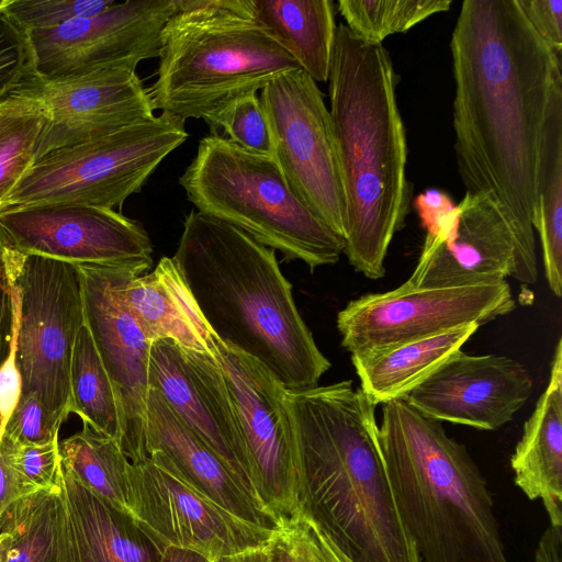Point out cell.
I'll use <instances>...</instances> for the list:
<instances>
[{"mask_svg":"<svg viewBox=\"0 0 562 562\" xmlns=\"http://www.w3.org/2000/svg\"><path fill=\"white\" fill-rule=\"evenodd\" d=\"M449 47L460 178L465 192L496 202L515 239L513 278L532 284L539 154L561 56L539 37L517 0H464Z\"/></svg>","mask_w":562,"mask_h":562,"instance_id":"obj_1","label":"cell"},{"mask_svg":"<svg viewBox=\"0 0 562 562\" xmlns=\"http://www.w3.org/2000/svg\"><path fill=\"white\" fill-rule=\"evenodd\" d=\"M299 516L351 562H422L389 486L375 406L349 380L286 390Z\"/></svg>","mask_w":562,"mask_h":562,"instance_id":"obj_2","label":"cell"},{"mask_svg":"<svg viewBox=\"0 0 562 562\" xmlns=\"http://www.w3.org/2000/svg\"><path fill=\"white\" fill-rule=\"evenodd\" d=\"M397 80L382 43L337 25L327 81L346 201L344 254L356 271L373 280L385 274L390 244L403 228L411 202Z\"/></svg>","mask_w":562,"mask_h":562,"instance_id":"obj_3","label":"cell"},{"mask_svg":"<svg viewBox=\"0 0 562 562\" xmlns=\"http://www.w3.org/2000/svg\"><path fill=\"white\" fill-rule=\"evenodd\" d=\"M171 258L221 342L259 362L286 390L317 385L330 361L303 321L272 248L193 210Z\"/></svg>","mask_w":562,"mask_h":562,"instance_id":"obj_4","label":"cell"},{"mask_svg":"<svg viewBox=\"0 0 562 562\" xmlns=\"http://www.w3.org/2000/svg\"><path fill=\"white\" fill-rule=\"evenodd\" d=\"M378 442L422 562H509L486 480L441 422L393 400L382 404Z\"/></svg>","mask_w":562,"mask_h":562,"instance_id":"obj_5","label":"cell"},{"mask_svg":"<svg viewBox=\"0 0 562 562\" xmlns=\"http://www.w3.org/2000/svg\"><path fill=\"white\" fill-rule=\"evenodd\" d=\"M160 44L151 105L182 123L301 69L256 20L251 0H180Z\"/></svg>","mask_w":562,"mask_h":562,"instance_id":"obj_6","label":"cell"},{"mask_svg":"<svg viewBox=\"0 0 562 562\" xmlns=\"http://www.w3.org/2000/svg\"><path fill=\"white\" fill-rule=\"evenodd\" d=\"M179 184L196 211L224 221L311 271L336 263L345 240L291 190L273 158L204 136Z\"/></svg>","mask_w":562,"mask_h":562,"instance_id":"obj_7","label":"cell"},{"mask_svg":"<svg viewBox=\"0 0 562 562\" xmlns=\"http://www.w3.org/2000/svg\"><path fill=\"white\" fill-rule=\"evenodd\" d=\"M189 134L165 113L37 160L0 209L46 203L120 207L143 187Z\"/></svg>","mask_w":562,"mask_h":562,"instance_id":"obj_8","label":"cell"},{"mask_svg":"<svg viewBox=\"0 0 562 562\" xmlns=\"http://www.w3.org/2000/svg\"><path fill=\"white\" fill-rule=\"evenodd\" d=\"M9 269L22 395H34L60 428L71 413L70 363L86 324L81 271L78 265L11 246Z\"/></svg>","mask_w":562,"mask_h":562,"instance_id":"obj_9","label":"cell"},{"mask_svg":"<svg viewBox=\"0 0 562 562\" xmlns=\"http://www.w3.org/2000/svg\"><path fill=\"white\" fill-rule=\"evenodd\" d=\"M271 157L293 193L344 240L346 201L329 110L302 69L283 72L259 94Z\"/></svg>","mask_w":562,"mask_h":562,"instance_id":"obj_10","label":"cell"},{"mask_svg":"<svg viewBox=\"0 0 562 562\" xmlns=\"http://www.w3.org/2000/svg\"><path fill=\"white\" fill-rule=\"evenodd\" d=\"M515 307L506 280L449 288H414L404 282L348 302L337 315V328L341 346L351 355H362L465 325L481 326Z\"/></svg>","mask_w":562,"mask_h":562,"instance_id":"obj_11","label":"cell"},{"mask_svg":"<svg viewBox=\"0 0 562 562\" xmlns=\"http://www.w3.org/2000/svg\"><path fill=\"white\" fill-rule=\"evenodd\" d=\"M244 442L252 490L280 526L299 518L296 457L283 387L249 356L215 337Z\"/></svg>","mask_w":562,"mask_h":562,"instance_id":"obj_12","label":"cell"},{"mask_svg":"<svg viewBox=\"0 0 562 562\" xmlns=\"http://www.w3.org/2000/svg\"><path fill=\"white\" fill-rule=\"evenodd\" d=\"M180 0H127L102 13L27 34L34 70L46 77L135 69L158 58L161 32Z\"/></svg>","mask_w":562,"mask_h":562,"instance_id":"obj_13","label":"cell"},{"mask_svg":"<svg viewBox=\"0 0 562 562\" xmlns=\"http://www.w3.org/2000/svg\"><path fill=\"white\" fill-rule=\"evenodd\" d=\"M0 228L10 246L25 255L75 265H153L146 229L113 209L76 203L9 206L0 209Z\"/></svg>","mask_w":562,"mask_h":562,"instance_id":"obj_14","label":"cell"},{"mask_svg":"<svg viewBox=\"0 0 562 562\" xmlns=\"http://www.w3.org/2000/svg\"><path fill=\"white\" fill-rule=\"evenodd\" d=\"M128 509L166 546L212 561L266 547L277 531L238 518L149 457L130 464Z\"/></svg>","mask_w":562,"mask_h":562,"instance_id":"obj_15","label":"cell"},{"mask_svg":"<svg viewBox=\"0 0 562 562\" xmlns=\"http://www.w3.org/2000/svg\"><path fill=\"white\" fill-rule=\"evenodd\" d=\"M136 265L149 263L78 265L86 325L115 393L121 422L120 446L131 462L148 457L145 423L151 347L120 290L125 271Z\"/></svg>","mask_w":562,"mask_h":562,"instance_id":"obj_16","label":"cell"},{"mask_svg":"<svg viewBox=\"0 0 562 562\" xmlns=\"http://www.w3.org/2000/svg\"><path fill=\"white\" fill-rule=\"evenodd\" d=\"M420 222L427 234L407 285L464 286L514 276L513 231L491 196L465 192L450 211Z\"/></svg>","mask_w":562,"mask_h":562,"instance_id":"obj_17","label":"cell"},{"mask_svg":"<svg viewBox=\"0 0 562 562\" xmlns=\"http://www.w3.org/2000/svg\"><path fill=\"white\" fill-rule=\"evenodd\" d=\"M13 91L38 98L48 112L35 162L55 149L100 138L155 116L148 88L135 69L46 77L32 68Z\"/></svg>","mask_w":562,"mask_h":562,"instance_id":"obj_18","label":"cell"},{"mask_svg":"<svg viewBox=\"0 0 562 562\" xmlns=\"http://www.w3.org/2000/svg\"><path fill=\"white\" fill-rule=\"evenodd\" d=\"M148 384L254 492L238 418L215 357L172 340H156L150 347Z\"/></svg>","mask_w":562,"mask_h":562,"instance_id":"obj_19","label":"cell"},{"mask_svg":"<svg viewBox=\"0 0 562 562\" xmlns=\"http://www.w3.org/2000/svg\"><path fill=\"white\" fill-rule=\"evenodd\" d=\"M532 390L531 375L520 362L459 350L402 398L438 422L495 430L514 418Z\"/></svg>","mask_w":562,"mask_h":562,"instance_id":"obj_20","label":"cell"},{"mask_svg":"<svg viewBox=\"0 0 562 562\" xmlns=\"http://www.w3.org/2000/svg\"><path fill=\"white\" fill-rule=\"evenodd\" d=\"M148 457L238 518L270 530L281 528L248 485L150 389L146 403Z\"/></svg>","mask_w":562,"mask_h":562,"instance_id":"obj_21","label":"cell"},{"mask_svg":"<svg viewBox=\"0 0 562 562\" xmlns=\"http://www.w3.org/2000/svg\"><path fill=\"white\" fill-rule=\"evenodd\" d=\"M61 562H160L168 547L63 469Z\"/></svg>","mask_w":562,"mask_h":562,"instance_id":"obj_22","label":"cell"},{"mask_svg":"<svg viewBox=\"0 0 562 562\" xmlns=\"http://www.w3.org/2000/svg\"><path fill=\"white\" fill-rule=\"evenodd\" d=\"M151 266L130 267L121 281L122 297L140 329L153 344L172 340L179 346L214 357L215 336L181 279L172 258Z\"/></svg>","mask_w":562,"mask_h":562,"instance_id":"obj_23","label":"cell"},{"mask_svg":"<svg viewBox=\"0 0 562 562\" xmlns=\"http://www.w3.org/2000/svg\"><path fill=\"white\" fill-rule=\"evenodd\" d=\"M514 482L531 501L540 499L550 525L562 527V339L550 378L526 420L510 458Z\"/></svg>","mask_w":562,"mask_h":562,"instance_id":"obj_24","label":"cell"},{"mask_svg":"<svg viewBox=\"0 0 562 562\" xmlns=\"http://www.w3.org/2000/svg\"><path fill=\"white\" fill-rule=\"evenodd\" d=\"M476 324L382 350L351 355L360 389L374 404L402 398L474 335Z\"/></svg>","mask_w":562,"mask_h":562,"instance_id":"obj_25","label":"cell"},{"mask_svg":"<svg viewBox=\"0 0 562 562\" xmlns=\"http://www.w3.org/2000/svg\"><path fill=\"white\" fill-rule=\"evenodd\" d=\"M256 20L315 82L328 80L336 34L331 0H251Z\"/></svg>","mask_w":562,"mask_h":562,"instance_id":"obj_26","label":"cell"},{"mask_svg":"<svg viewBox=\"0 0 562 562\" xmlns=\"http://www.w3.org/2000/svg\"><path fill=\"white\" fill-rule=\"evenodd\" d=\"M550 290L562 295V76L553 85L544 121L532 217Z\"/></svg>","mask_w":562,"mask_h":562,"instance_id":"obj_27","label":"cell"},{"mask_svg":"<svg viewBox=\"0 0 562 562\" xmlns=\"http://www.w3.org/2000/svg\"><path fill=\"white\" fill-rule=\"evenodd\" d=\"M0 562H61L59 491H40L15 502L0 520Z\"/></svg>","mask_w":562,"mask_h":562,"instance_id":"obj_28","label":"cell"},{"mask_svg":"<svg viewBox=\"0 0 562 562\" xmlns=\"http://www.w3.org/2000/svg\"><path fill=\"white\" fill-rule=\"evenodd\" d=\"M63 469L85 488L121 510L128 509L131 461L119 442L86 423L59 442Z\"/></svg>","mask_w":562,"mask_h":562,"instance_id":"obj_29","label":"cell"},{"mask_svg":"<svg viewBox=\"0 0 562 562\" xmlns=\"http://www.w3.org/2000/svg\"><path fill=\"white\" fill-rule=\"evenodd\" d=\"M71 413L97 431L121 440V422L115 393L91 333L79 330L70 363Z\"/></svg>","mask_w":562,"mask_h":562,"instance_id":"obj_30","label":"cell"},{"mask_svg":"<svg viewBox=\"0 0 562 562\" xmlns=\"http://www.w3.org/2000/svg\"><path fill=\"white\" fill-rule=\"evenodd\" d=\"M47 119L34 95L12 91L0 102V205L34 165Z\"/></svg>","mask_w":562,"mask_h":562,"instance_id":"obj_31","label":"cell"},{"mask_svg":"<svg viewBox=\"0 0 562 562\" xmlns=\"http://www.w3.org/2000/svg\"><path fill=\"white\" fill-rule=\"evenodd\" d=\"M451 0H339L338 11L346 26L359 38L382 43L395 33H405L441 12Z\"/></svg>","mask_w":562,"mask_h":562,"instance_id":"obj_32","label":"cell"},{"mask_svg":"<svg viewBox=\"0 0 562 562\" xmlns=\"http://www.w3.org/2000/svg\"><path fill=\"white\" fill-rule=\"evenodd\" d=\"M211 134L222 128L243 149L271 156L269 127L257 93L235 99L204 120Z\"/></svg>","mask_w":562,"mask_h":562,"instance_id":"obj_33","label":"cell"},{"mask_svg":"<svg viewBox=\"0 0 562 562\" xmlns=\"http://www.w3.org/2000/svg\"><path fill=\"white\" fill-rule=\"evenodd\" d=\"M115 3L114 0H0V11L29 34L76 18L102 13Z\"/></svg>","mask_w":562,"mask_h":562,"instance_id":"obj_34","label":"cell"},{"mask_svg":"<svg viewBox=\"0 0 562 562\" xmlns=\"http://www.w3.org/2000/svg\"><path fill=\"white\" fill-rule=\"evenodd\" d=\"M267 550L268 562H340L333 546L302 517L278 529Z\"/></svg>","mask_w":562,"mask_h":562,"instance_id":"obj_35","label":"cell"},{"mask_svg":"<svg viewBox=\"0 0 562 562\" xmlns=\"http://www.w3.org/2000/svg\"><path fill=\"white\" fill-rule=\"evenodd\" d=\"M11 461L20 477L35 492L60 490L63 464L58 438L42 445L11 441Z\"/></svg>","mask_w":562,"mask_h":562,"instance_id":"obj_36","label":"cell"},{"mask_svg":"<svg viewBox=\"0 0 562 562\" xmlns=\"http://www.w3.org/2000/svg\"><path fill=\"white\" fill-rule=\"evenodd\" d=\"M33 68L27 34L0 11V102Z\"/></svg>","mask_w":562,"mask_h":562,"instance_id":"obj_37","label":"cell"},{"mask_svg":"<svg viewBox=\"0 0 562 562\" xmlns=\"http://www.w3.org/2000/svg\"><path fill=\"white\" fill-rule=\"evenodd\" d=\"M55 427L40 401L34 395H21L1 436L16 443H47L58 438Z\"/></svg>","mask_w":562,"mask_h":562,"instance_id":"obj_38","label":"cell"},{"mask_svg":"<svg viewBox=\"0 0 562 562\" xmlns=\"http://www.w3.org/2000/svg\"><path fill=\"white\" fill-rule=\"evenodd\" d=\"M539 37L559 56L562 52V0H517Z\"/></svg>","mask_w":562,"mask_h":562,"instance_id":"obj_39","label":"cell"},{"mask_svg":"<svg viewBox=\"0 0 562 562\" xmlns=\"http://www.w3.org/2000/svg\"><path fill=\"white\" fill-rule=\"evenodd\" d=\"M14 303V302H13ZM16 314L8 357L0 364V436L22 395V378L16 363Z\"/></svg>","mask_w":562,"mask_h":562,"instance_id":"obj_40","label":"cell"},{"mask_svg":"<svg viewBox=\"0 0 562 562\" xmlns=\"http://www.w3.org/2000/svg\"><path fill=\"white\" fill-rule=\"evenodd\" d=\"M8 243L0 228V364L8 357L13 337L14 303L9 269Z\"/></svg>","mask_w":562,"mask_h":562,"instance_id":"obj_41","label":"cell"},{"mask_svg":"<svg viewBox=\"0 0 562 562\" xmlns=\"http://www.w3.org/2000/svg\"><path fill=\"white\" fill-rule=\"evenodd\" d=\"M33 493L12 464L11 441L0 436V520L15 502Z\"/></svg>","mask_w":562,"mask_h":562,"instance_id":"obj_42","label":"cell"},{"mask_svg":"<svg viewBox=\"0 0 562 562\" xmlns=\"http://www.w3.org/2000/svg\"><path fill=\"white\" fill-rule=\"evenodd\" d=\"M535 562H562V527L549 525L539 539Z\"/></svg>","mask_w":562,"mask_h":562,"instance_id":"obj_43","label":"cell"},{"mask_svg":"<svg viewBox=\"0 0 562 562\" xmlns=\"http://www.w3.org/2000/svg\"><path fill=\"white\" fill-rule=\"evenodd\" d=\"M160 562H214L205 555L193 550L168 546Z\"/></svg>","mask_w":562,"mask_h":562,"instance_id":"obj_44","label":"cell"},{"mask_svg":"<svg viewBox=\"0 0 562 562\" xmlns=\"http://www.w3.org/2000/svg\"><path fill=\"white\" fill-rule=\"evenodd\" d=\"M269 544V543H268ZM267 547L216 559L214 562H268Z\"/></svg>","mask_w":562,"mask_h":562,"instance_id":"obj_45","label":"cell"},{"mask_svg":"<svg viewBox=\"0 0 562 562\" xmlns=\"http://www.w3.org/2000/svg\"><path fill=\"white\" fill-rule=\"evenodd\" d=\"M334 548V547H333ZM335 549V548H334ZM340 562H351L335 549Z\"/></svg>","mask_w":562,"mask_h":562,"instance_id":"obj_46","label":"cell"},{"mask_svg":"<svg viewBox=\"0 0 562 562\" xmlns=\"http://www.w3.org/2000/svg\"><path fill=\"white\" fill-rule=\"evenodd\" d=\"M4 533H0V541L3 539Z\"/></svg>","mask_w":562,"mask_h":562,"instance_id":"obj_47","label":"cell"}]
</instances>
